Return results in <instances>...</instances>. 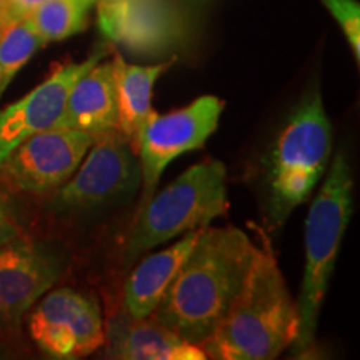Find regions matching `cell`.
<instances>
[{"instance_id": "cell-1", "label": "cell", "mask_w": 360, "mask_h": 360, "mask_svg": "<svg viewBox=\"0 0 360 360\" xmlns=\"http://www.w3.org/2000/svg\"><path fill=\"white\" fill-rule=\"evenodd\" d=\"M255 252L257 244L240 229H202L152 317L202 347L240 292Z\"/></svg>"}, {"instance_id": "cell-2", "label": "cell", "mask_w": 360, "mask_h": 360, "mask_svg": "<svg viewBox=\"0 0 360 360\" xmlns=\"http://www.w3.org/2000/svg\"><path fill=\"white\" fill-rule=\"evenodd\" d=\"M297 327V302L270 242L264 238L240 292L202 349L214 360L277 359L294 344Z\"/></svg>"}, {"instance_id": "cell-3", "label": "cell", "mask_w": 360, "mask_h": 360, "mask_svg": "<svg viewBox=\"0 0 360 360\" xmlns=\"http://www.w3.org/2000/svg\"><path fill=\"white\" fill-rule=\"evenodd\" d=\"M354 179L344 150L334 159L322 177V186L315 193L305 217V265L302 287L297 302L299 327L294 344L295 357H307L315 345L319 317L326 299L330 277L334 274L342 238L354 210Z\"/></svg>"}, {"instance_id": "cell-4", "label": "cell", "mask_w": 360, "mask_h": 360, "mask_svg": "<svg viewBox=\"0 0 360 360\" xmlns=\"http://www.w3.org/2000/svg\"><path fill=\"white\" fill-rule=\"evenodd\" d=\"M332 157V122L321 90L312 87L297 103L265 159L267 220L277 229L307 202Z\"/></svg>"}, {"instance_id": "cell-5", "label": "cell", "mask_w": 360, "mask_h": 360, "mask_svg": "<svg viewBox=\"0 0 360 360\" xmlns=\"http://www.w3.org/2000/svg\"><path fill=\"white\" fill-rule=\"evenodd\" d=\"M227 212V170L204 159L172 180L139 209L124 245L122 262L134 265L148 250L184 233L209 227Z\"/></svg>"}, {"instance_id": "cell-6", "label": "cell", "mask_w": 360, "mask_h": 360, "mask_svg": "<svg viewBox=\"0 0 360 360\" xmlns=\"http://www.w3.org/2000/svg\"><path fill=\"white\" fill-rule=\"evenodd\" d=\"M225 103L215 96H202L195 101L159 115L155 112L143 125L139 139L137 159L141 167V205L154 195L165 169L177 157L199 150L219 127Z\"/></svg>"}, {"instance_id": "cell-7", "label": "cell", "mask_w": 360, "mask_h": 360, "mask_svg": "<svg viewBox=\"0 0 360 360\" xmlns=\"http://www.w3.org/2000/svg\"><path fill=\"white\" fill-rule=\"evenodd\" d=\"M30 310L29 335L45 357L82 359L105 342V323L96 297L58 287L40 297Z\"/></svg>"}, {"instance_id": "cell-8", "label": "cell", "mask_w": 360, "mask_h": 360, "mask_svg": "<svg viewBox=\"0 0 360 360\" xmlns=\"http://www.w3.org/2000/svg\"><path fill=\"white\" fill-rule=\"evenodd\" d=\"M141 187L137 154L120 132L94 141L74 175L53 195V209L82 212L125 199Z\"/></svg>"}, {"instance_id": "cell-9", "label": "cell", "mask_w": 360, "mask_h": 360, "mask_svg": "<svg viewBox=\"0 0 360 360\" xmlns=\"http://www.w3.org/2000/svg\"><path fill=\"white\" fill-rule=\"evenodd\" d=\"M94 141L80 130L47 129L13 148L0 165V174L22 192L57 191L74 175Z\"/></svg>"}, {"instance_id": "cell-10", "label": "cell", "mask_w": 360, "mask_h": 360, "mask_svg": "<svg viewBox=\"0 0 360 360\" xmlns=\"http://www.w3.org/2000/svg\"><path fill=\"white\" fill-rule=\"evenodd\" d=\"M62 276V259L19 236L0 247V334H11Z\"/></svg>"}, {"instance_id": "cell-11", "label": "cell", "mask_w": 360, "mask_h": 360, "mask_svg": "<svg viewBox=\"0 0 360 360\" xmlns=\"http://www.w3.org/2000/svg\"><path fill=\"white\" fill-rule=\"evenodd\" d=\"M105 56L107 49L98 47L82 62H67L58 65L44 82H40L29 94L0 109V165L25 139L57 127L58 120L64 114L65 101L72 85Z\"/></svg>"}, {"instance_id": "cell-12", "label": "cell", "mask_w": 360, "mask_h": 360, "mask_svg": "<svg viewBox=\"0 0 360 360\" xmlns=\"http://www.w3.org/2000/svg\"><path fill=\"white\" fill-rule=\"evenodd\" d=\"M98 29L137 53H159L180 40L182 22L165 0H101Z\"/></svg>"}, {"instance_id": "cell-13", "label": "cell", "mask_w": 360, "mask_h": 360, "mask_svg": "<svg viewBox=\"0 0 360 360\" xmlns=\"http://www.w3.org/2000/svg\"><path fill=\"white\" fill-rule=\"evenodd\" d=\"M105 357L122 360H205L199 345L182 339L154 317L134 319L120 310L105 327Z\"/></svg>"}, {"instance_id": "cell-14", "label": "cell", "mask_w": 360, "mask_h": 360, "mask_svg": "<svg viewBox=\"0 0 360 360\" xmlns=\"http://www.w3.org/2000/svg\"><path fill=\"white\" fill-rule=\"evenodd\" d=\"M57 127L80 130L94 139L119 132V107L110 62H97L75 80Z\"/></svg>"}, {"instance_id": "cell-15", "label": "cell", "mask_w": 360, "mask_h": 360, "mask_svg": "<svg viewBox=\"0 0 360 360\" xmlns=\"http://www.w3.org/2000/svg\"><path fill=\"white\" fill-rule=\"evenodd\" d=\"M202 229L180 236L175 244L141 259L124 282L122 310L134 319L150 317L191 254Z\"/></svg>"}, {"instance_id": "cell-16", "label": "cell", "mask_w": 360, "mask_h": 360, "mask_svg": "<svg viewBox=\"0 0 360 360\" xmlns=\"http://www.w3.org/2000/svg\"><path fill=\"white\" fill-rule=\"evenodd\" d=\"M174 62L175 58L155 65L129 64L124 60L122 53L114 49V58L110 64L119 107V132L135 154L143 125L155 114L152 109V96L157 80L172 67Z\"/></svg>"}, {"instance_id": "cell-17", "label": "cell", "mask_w": 360, "mask_h": 360, "mask_svg": "<svg viewBox=\"0 0 360 360\" xmlns=\"http://www.w3.org/2000/svg\"><path fill=\"white\" fill-rule=\"evenodd\" d=\"M40 47L42 40L29 19L0 13V98Z\"/></svg>"}, {"instance_id": "cell-18", "label": "cell", "mask_w": 360, "mask_h": 360, "mask_svg": "<svg viewBox=\"0 0 360 360\" xmlns=\"http://www.w3.org/2000/svg\"><path fill=\"white\" fill-rule=\"evenodd\" d=\"M94 2L96 0H45L27 19L44 45L58 42L82 32Z\"/></svg>"}, {"instance_id": "cell-19", "label": "cell", "mask_w": 360, "mask_h": 360, "mask_svg": "<svg viewBox=\"0 0 360 360\" xmlns=\"http://www.w3.org/2000/svg\"><path fill=\"white\" fill-rule=\"evenodd\" d=\"M340 25L355 60H360V6L357 0H321Z\"/></svg>"}, {"instance_id": "cell-20", "label": "cell", "mask_w": 360, "mask_h": 360, "mask_svg": "<svg viewBox=\"0 0 360 360\" xmlns=\"http://www.w3.org/2000/svg\"><path fill=\"white\" fill-rule=\"evenodd\" d=\"M19 205L6 188L0 186V247L22 236Z\"/></svg>"}, {"instance_id": "cell-21", "label": "cell", "mask_w": 360, "mask_h": 360, "mask_svg": "<svg viewBox=\"0 0 360 360\" xmlns=\"http://www.w3.org/2000/svg\"><path fill=\"white\" fill-rule=\"evenodd\" d=\"M42 2H45V0H6L4 13L12 17H20V19H27V17H29Z\"/></svg>"}, {"instance_id": "cell-22", "label": "cell", "mask_w": 360, "mask_h": 360, "mask_svg": "<svg viewBox=\"0 0 360 360\" xmlns=\"http://www.w3.org/2000/svg\"><path fill=\"white\" fill-rule=\"evenodd\" d=\"M4 7H6V0H0V13L4 12Z\"/></svg>"}, {"instance_id": "cell-23", "label": "cell", "mask_w": 360, "mask_h": 360, "mask_svg": "<svg viewBox=\"0 0 360 360\" xmlns=\"http://www.w3.org/2000/svg\"><path fill=\"white\" fill-rule=\"evenodd\" d=\"M0 352H2V350H0Z\"/></svg>"}]
</instances>
